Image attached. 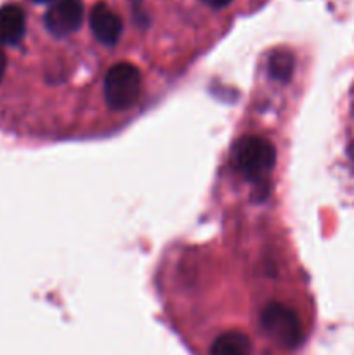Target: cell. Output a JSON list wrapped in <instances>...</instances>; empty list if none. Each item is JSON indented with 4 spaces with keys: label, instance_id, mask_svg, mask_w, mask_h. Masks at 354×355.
I'll list each match as a JSON object with an SVG mask.
<instances>
[{
    "label": "cell",
    "instance_id": "6da1fadb",
    "mask_svg": "<svg viewBox=\"0 0 354 355\" xmlns=\"http://www.w3.org/2000/svg\"><path fill=\"white\" fill-rule=\"evenodd\" d=\"M233 166L243 179L260 184L271 175L276 163V151L267 139L243 135L233 146Z\"/></svg>",
    "mask_w": 354,
    "mask_h": 355
},
{
    "label": "cell",
    "instance_id": "7a4b0ae2",
    "mask_svg": "<svg viewBox=\"0 0 354 355\" xmlns=\"http://www.w3.org/2000/svg\"><path fill=\"white\" fill-rule=\"evenodd\" d=\"M142 76L132 62H117L104 76L106 104L115 111H125L137 103L141 96Z\"/></svg>",
    "mask_w": 354,
    "mask_h": 355
},
{
    "label": "cell",
    "instance_id": "3957f363",
    "mask_svg": "<svg viewBox=\"0 0 354 355\" xmlns=\"http://www.w3.org/2000/svg\"><path fill=\"white\" fill-rule=\"evenodd\" d=\"M264 335L276 345L294 350L302 343V322L297 312L285 304H269L260 314Z\"/></svg>",
    "mask_w": 354,
    "mask_h": 355
},
{
    "label": "cell",
    "instance_id": "277c9868",
    "mask_svg": "<svg viewBox=\"0 0 354 355\" xmlns=\"http://www.w3.org/2000/svg\"><path fill=\"white\" fill-rule=\"evenodd\" d=\"M83 19L82 0H58L44 16L45 28L54 37L62 38L75 33Z\"/></svg>",
    "mask_w": 354,
    "mask_h": 355
},
{
    "label": "cell",
    "instance_id": "5b68a950",
    "mask_svg": "<svg viewBox=\"0 0 354 355\" xmlns=\"http://www.w3.org/2000/svg\"><path fill=\"white\" fill-rule=\"evenodd\" d=\"M90 30L103 45H115L121 35V19L106 3H97L90 10Z\"/></svg>",
    "mask_w": 354,
    "mask_h": 355
},
{
    "label": "cell",
    "instance_id": "8992f818",
    "mask_svg": "<svg viewBox=\"0 0 354 355\" xmlns=\"http://www.w3.org/2000/svg\"><path fill=\"white\" fill-rule=\"evenodd\" d=\"M26 31V17L16 3L0 7V44L16 45Z\"/></svg>",
    "mask_w": 354,
    "mask_h": 355
},
{
    "label": "cell",
    "instance_id": "52a82bcc",
    "mask_svg": "<svg viewBox=\"0 0 354 355\" xmlns=\"http://www.w3.org/2000/svg\"><path fill=\"white\" fill-rule=\"evenodd\" d=\"M210 355H252V343L243 333L228 331L212 343Z\"/></svg>",
    "mask_w": 354,
    "mask_h": 355
},
{
    "label": "cell",
    "instance_id": "ba28073f",
    "mask_svg": "<svg viewBox=\"0 0 354 355\" xmlns=\"http://www.w3.org/2000/svg\"><path fill=\"white\" fill-rule=\"evenodd\" d=\"M269 73L273 78L280 80V82L290 80L292 73H294V55L287 51L274 52L269 58Z\"/></svg>",
    "mask_w": 354,
    "mask_h": 355
},
{
    "label": "cell",
    "instance_id": "9c48e42d",
    "mask_svg": "<svg viewBox=\"0 0 354 355\" xmlns=\"http://www.w3.org/2000/svg\"><path fill=\"white\" fill-rule=\"evenodd\" d=\"M201 2H203L205 6L212 7V9H222V7L229 6L233 0H201Z\"/></svg>",
    "mask_w": 354,
    "mask_h": 355
},
{
    "label": "cell",
    "instance_id": "30bf717a",
    "mask_svg": "<svg viewBox=\"0 0 354 355\" xmlns=\"http://www.w3.org/2000/svg\"><path fill=\"white\" fill-rule=\"evenodd\" d=\"M6 68H7V58L3 54V51L0 49V82L3 80V75H6Z\"/></svg>",
    "mask_w": 354,
    "mask_h": 355
},
{
    "label": "cell",
    "instance_id": "8fae6325",
    "mask_svg": "<svg viewBox=\"0 0 354 355\" xmlns=\"http://www.w3.org/2000/svg\"><path fill=\"white\" fill-rule=\"evenodd\" d=\"M349 155H351V159H353V163H354V142H353V144H351Z\"/></svg>",
    "mask_w": 354,
    "mask_h": 355
},
{
    "label": "cell",
    "instance_id": "7c38bea8",
    "mask_svg": "<svg viewBox=\"0 0 354 355\" xmlns=\"http://www.w3.org/2000/svg\"><path fill=\"white\" fill-rule=\"evenodd\" d=\"M35 2H38V3H47V2H52V0H35Z\"/></svg>",
    "mask_w": 354,
    "mask_h": 355
}]
</instances>
